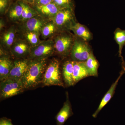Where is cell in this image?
<instances>
[{"instance_id": "cell-25", "label": "cell", "mask_w": 125, "mask_h": 125, "mask_svg": "<svg viewBox=\"0 0 125 125\" xmlns=\"http://www.w3.org/2000/svg\"><path fill=\"white\" fill-rule=\"evenodd\" d=\"M53 2L61 9L74 8V4L73 0H53Z\"/></svg>"}, {"instance_id": "cell-7", "label": "cell", "mask_w": 125, "mask_h": 125, "mask_svg": "<svg viewBox=\"0 0 125 125\" xmlns=\"http://www.w3.org/2000/svg\"><path fill=\"white\" fill-rule=\"evenodd\" d=\"M74 41L71 34L64 33L57 37L54 41V48L58 54L66 56L71 52Z\"/></svg>"}, {"instance_id": "cell-5", "label": "cell", "mask_w": 125, "mask_h": 125, "mask_svg": "<svg viewBox=\"0 0 125 125\" xmlns=\"http://www.w3.org/2000/svg\"><path fill=\"white\" fill-rule=\"evenodd\" d=\"M79 38L74 39L71 56L73 61L85 62L92 51L87 42Z\"/></svg>"}, {"instance_id": "cell-22", "label": "cell", "mask_w": 125, "mask_h": 125, "mask_svg": "<svg viewBox=\"0 0 125 125\" xmlns=\"http://www.w3.org/2000/svg\"><path fill=\"white\" fill-rule=\"evenodd\" d=\"M22 10V7L19 1L12 4L8 11L9 17L12 20L21 19Z\"/></svg>"}, {"instance_id": "cell-10", "label": "cell", "mask_w": 125, "mask_h": 125, "mask_svg": "<svg viewBox=\"0 0 125 125\" xmlns=\"http://www.w3.org/2000/svg\"><path fill=\"white\" fill-rule=\"evenodd\" d=\"M43 18L38 15L25 21L24 28L26 32H32L41 33L42 29L46 24Z\"/></svg>"}, {"instance_id": "cell-24", "label": "cell", "mask_w": 125, "mask_h": 125, "mask_svg": "<svg viewBox=\"0 0 125 125\" xmlns=\"http://www.w3.org/2000/svg\"><path fill=\"white\" fill-rule=\"evenodd\" d=\"M57 28L53 22L46 23L42 28L41 33L44 38L51 36L57 30Z\"/></svg>"}, {"instance_id": "cell-13", "label": "cell", "mask_w": 125, "mask_h": 125, "mask_svg": "<svg viewBox=\"0 0 125 125\" xmlns=\"http://www.w3.org/2000/svg\"><path fill=\"white\" fill-rule=\"evenodd\" d=\"M125 72V69H123L122 70L121 72L119 77L117 78L115 81L112 84L110 88L107 92L105 94V95L104 96L100 104L99 105L97 109L96 110V111L94 112V113L93 114V116L94 118H96L97 117L101 110L103 109V108L104 107L105 105L107 104L108 102L111 100V99L112 98L113 96L114 95L115 90L117 85L118 84V81L120 80V79Z\"/></svg>"}, {"instance_id": "cell-4", "label": "cell", "mask_w": 125, "mask_h": 125, "mask_svg": "<svg viewBox=\"0 0 125 125\" xmlns=\"http://www.w3.org/2000/svg\"><path fill=\"white\" fill-rule=\"evenodd\" d=\"M24 90L21 81L7 78L0 83V98L4 99L18 95Z\"/></svg>"}, {"instance_id": "cell-3", "label": "cell", "mask_w": 125, "mask_h": 125, "mask_svg": "<svg viewBox=\"0 0 125 125\" xmlns=\"http://www.w3.org/2000/svg\"><path fill=\"white\" fill-rule=\"evenodd\" d=\"M52 19L57 29L62 32L71 30L76 23L74 9L72 8L61 9Z\"/></svg>"}, {"instance_id": "cell-6", "label": "cell", "mask_w": 125, "mask_h": 125, "mask_svg": "<svg viewBox=\"0 0 125 125\" xmlns=\"http://www.w3.org/2000/svg\"><path fill=\"white\" fill-rule=\"evenodd\" d=\"M55 51L54 42L51 40L41 42L36 46L31 48L30 60L46 59Z\"/></svg>"}, {"instance_id": "cell-21", "label": "cell", "mask_w": 125, "mask_h": 125, "mask_svg": "<svg viewBox=\"0 0 125 125\" xmlns=\"http://www.w3.org/2000/svg\"><path fill=\"white\" fill-rule=\"evenodd\" d=\"M18 1L22 6L23 9L21 20L25 21L38 15L33 7H30L28 3L23 1Z\"/></svg>"}, {"instance_id": "cell-18", "label": "cell", "mask_w": 125, "mask_h": 125, "mask_svg": "<svg viewBox=\"0 0 125 125\" xmlns=\"http://www.w3.org/2000/svg\"><path fill=\"white\" fill-rule=\"evenodd\" d=\"M15 30L11 28L5 32L1 36V42L2 45L7 49H10L15 41Z\"/></svg>"}, {"instance_id": "cell-15", "label": "cell", "mask_w": 125, "mask_h": 125, "mask_svg": "<svg viewBox=\"0 0 125 125\" xmlns=\"http://www.w3.org/2000/svg\"><path fill=\"white\" fill-rule=\"evenodd\" d=\"M74 61H67L63 64L62 67V76L64 82L68 87L74 84L73 78Z\"/></svg>"}, {"instance_id": "cell-14", "label": "cell", "mask_w": 125, "mask_h": 125, "mask_svg": "<svg viewBox=\"0 0 125 125\" xmlns=\"http://www.w3.org/2000/svg\"><path fill=\"white\" fill-rule=\"evenodd\" d=\"M89 76L85 62L74 61L73 78L74 84L84 78Z\"/></svg>"}, {"instance_id": "cell-23", "label": "cell", "mask_w": 125, "mask_h": 125, "mask_svg": "<svg viewBox=\"0 0 125 125\" xmlns=\"http://www.w3.org/2000/svg\"><path fill=\"white\" fill-rule=\"evenodd\" d=\"M39 34L32 32H26L25 37L27 42L32 47L36 46L38 45L40 42L39 37Z\"/></svg>"}, {"instance_id": "cell-20", "label": "cell", "mask_w": 125, "mask_h": 125, "mask_svg": "<svg viewBox=\"0 0 125 125\" xmlns=\"http://www.w3.org/2000/svg\"><path fill=\"white\" fill-rule=\"evenodd\" d=\"M114 39L119 46V56L121 58L123 69H125V63L122 56V51L125 45V30L118 28L114 32Z\"/></svg>"}, {"instance_id": "cell-17", "label": "cell", "mask_w": 125, "mask_h": 125, "mask_svg": "<svg viewBox=\"0 0 125 125\" xmlns=\"http://www.w3.org/2000/svg\"><path fill=\"white\" fill-rule=\"evenodd\" d=\"M72 30L78 37L84 41H89L92 39V36L88 28L84 25L79 23H76L72 27Z\"/></svg>"}, {"instance_id": "cell-27", "label": "cell", "mask_w": 125, "mask_h": 125, "mask_svg": "<svg viewBox=\"0 0 125 125\" xmlns=\"http://www.w3.org/2000/svg\"><path fill=\"white\" fill-rule=\"evenodd\" d=\"M53 2V0H35L32 4L33 6H43Z\"/></svg>"}, {"instance_id": "cell-9", "label": "cell", "mask_w": 125, "mask_h": 125, "mask_svg": "<svg viewBox=\"0 0 125 125\" xmlns=\"http://www.w3.org/2000/svg\"><path fill=\"white\" fill-rule=\"evenodd\" d=\"M29 61L24 59L14 62L13 66L7 78L21 81L27 70Z\"/></svg>"}, {"instance_id": "cell-1", "label": "cell", "mask_w": 125, "mask_h": 125, "mask_svg": "<svg viewBox=\"0 0 125 125\" xmlns=\"http://www.w3.org/2000/svg\"><path fill=\"white\" fill-rule=\"evenodd\" d=\"M47 66L46 59L29 60L21 80L25 89L35 88L42 83Z\"/></svg>"}, {"instance_id": "cell-12", "label": "cell", "mask_w": 125, "mask_h": 125, "mask_svg": "<svg viewBox=\"0 0 125 125\" xmlns=\"http://www.w3.org/2000/svg\"><path fill=\"white\" fill-rule=\"evenodd\" d=\"M73 114L71 104L69 100L68 94L66 102L63 106L55 116L56 125H63L68 118Z\"/></svg>"}, {"instance_id": "cell-30", "label": "cell", "mask_w": 125, "mask_h": 125, "mask_svg": "<svg viewBox=\"0 0 125 125\" xmlns=\"http://www.w3.org/2000/svg\"><path fill=\"white\" fill-rule=\"evenodd\" d=\"M32 0V4L33 3L34 1L35 0Z\"/></svg>"}, {"instance_id": "cell-29", "label": "cell", "mask_w": 125, "mask_h": 125, "mask_svg": "<svg viewBox=\"0 0 125 125\" xmlns=\"http://www.w3.org/2000/svg\"><path fill=\"white\" fill-rule=\"evenodd\" d=\"M18 1H23V2H27L29 4H32V1L31 0H18Z\"/></svg>"}, {"instance_id": "cell-16", "label": "cell", "mask_w": 125, "mask_h": 125, "mask_svg": "<svg viewBox=\"0 0 125 125\" xmlns=\"http://www.w3.org/2000/svg\"><path fill=\"white\" fill-rule=\"evenodd\" d=\"M14 64L9 57L3 56L0 58V80L2 81L7 79Z\"/></svg>"}, {"instance_id": "cell-26", "label": "cell", "mask_w": 125, "mask_h": 125, "mask_svg": "<svg viewBox=\"0 0 125 125\" xmlns=\"http://www.w3.org/2000/svg\"><path fill=\"white\" fill-rule=\"evenodd\" d=\"M11 0H0V12L1 14H5L12 5Z\"/></svg>"}, {"instance_id": "cell-8", "label": "cell", "mask_w": 125, "mask_h": 125, "mask_svg": "<svg viewBox=\"0 0 125 125\" xmlns=\"http://www.w3.org/2000/svg\"><path fill=\"white\" fill-rule=\"evenodd\" d=\"M31 45L27 41L19 40L15 41L10 48L11 54L17 58H23L29 55L31 52Z\"/></svg>"}, {"instance_id": "cell-2", "label": "cell", "mask_w": 125, "mask_h": 125, "mask_svg": "<svg viewBox=\"0 0 125 125\" xmlns=\"http://www.w3.org/2000/svg\"><path fill=\"white\" fill-rule=\"evenodd\" d=\"M42 83L45 86L57 85L64 87L60 63L57 60L55 59L52 61L47 66Z\"/></svg>"}, {"instance_id": "cell-11", "label": "cell", "mask_w": 125, "mask_h": 125, "mask_svg": "<svg viewBox=\"0 0 125 125\" xmlns=\"http://www.w3.org/2000/svg\"><path fill=\"white\" fill-rule=\"evenodd\" d=\"M33 8L42 17L52 19L61 10L54 2L43 6H33Z\"/></svg>"}, {"instance_id": "cell-19", "label": "cell", "mask_w": 125, "mask_h": 125, "mask_svg": "<svg viewBox=\"0 0 125 125\" xmlns=\"http://www.w3.org/2000/svg\"><path fill=\"white\" fill-rule=\"evenodd\" d=\"M85 63L90 76H97L99 63L94 56L93 52L90 53Z\"/></svg>"}, {"instance_id": "cell-28", "label": "cell", "mask_w": 125, "mask_h": 125, "mask_svg": "<svg viewBox=\"0 0 125 125\" xmlns=\"http://www.w3.org/2000/svg\"><path fill=\"white\" fill-rule=\"evenodd\" d=\"M0 125H14L12 124L11 119L3 117L0 119Z\"/></svg>"}]
</instances>
